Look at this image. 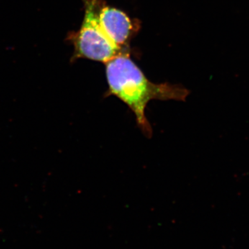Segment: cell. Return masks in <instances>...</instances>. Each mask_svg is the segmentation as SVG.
I'll list each match as a JSON object with an SVG mask.
<instances>
[{
	"instance_id": "1",
	"label": "cell",
	"mask_w": 249,
	"mask_h": 249,
	"mask_svg": "<svg viewBox=\"0 0 249 249\" xmlns=\"http://www.w3.org/2000/svg\"><path fill=\"white\" fill-rule=\"evenodd\" d=\"M108 89L105 97L114 96L132 111L137 124L147 138L152 129L145 110L149 102L159 101H186L190 91L181 85L152 83L127 53H123L106 63Z\"/></svg>"
},
{
	"instance_id": "2",
	"label": "cell",
	"mask_w": 249,
	"mask_h": 249,
	"mask_svg": "<svg viewBox=\"0 0 249 249\" xmlns=\"http://www.w3.org/2000/svg\"><path fill=\"white\" fill-rule=\"evenodd\" d=\"M85 15L79 30L72 31L67 40L73 46L71 61L89 59L106 64L121 54L124 49L115 45L107 36L99 21V11L104 0H83Z\"/></svg>"
},
{
	"instance_id": "3",
	"label": "cell",
	"mask_w": 249,
	"mask_h": 249,
	"mask_svg": "<svg viewBox=\"0 0 249 249\" xmlns=\"http://www.w3.org/2000/svg\"><path fill=\"white\" fill-rule=\"evenodd\" d=\"M99 21L108 37L115 45L124 49L133 35L134 23L125 13L103 3L99 11Z\"/></svg>"
}]
</instances>
